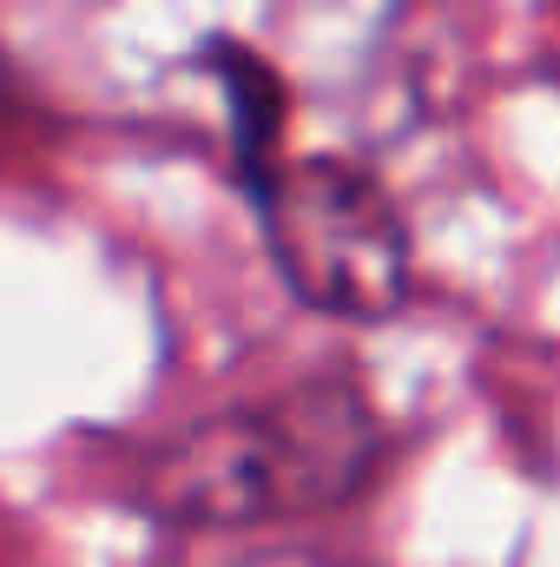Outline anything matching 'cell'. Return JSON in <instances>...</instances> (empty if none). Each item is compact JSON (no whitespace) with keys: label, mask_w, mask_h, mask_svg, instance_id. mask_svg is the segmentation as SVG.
<instances>
[{"label":"cell","mask_w":560,"mask_h":567,"mask_svg":"<svg viewBox=\"0 0 560 567\" xmlns=\"http://www.w3.org/2000/svg\"><path fill=\"white\" fill-rule=\"evenodd\" d=\"M390 435L350 377L297 383L271 403L152 442L133 475V502L172 528H258L290 515H323L363 495L383 468Z\"/></svg>","instance_id":"6da1fadb"},{"label":"cell","mask_w":560,"mask_h":567,"mask_svg":"<svg viewBox=\"0 0 560 567\" xmlns=\"http://www.w3.org/2000/svg\"><path fill=\"white\" fill-rule=\"evenodd\" d=\"M251 198H258L265 251L297 303L350 323H376L403 310L416 278L409 225L363 165L271 158L251 172Z\"/></svg>","instance_id":"7a4b0ae2"}]
</instances>
